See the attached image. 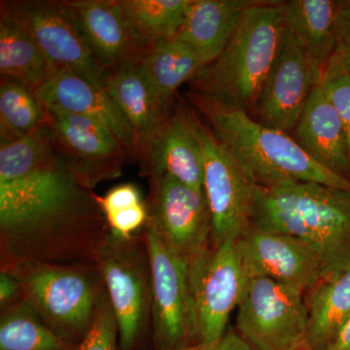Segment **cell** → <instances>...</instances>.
<instances>
[{
    "label": "cell",
    "instance_id": "obj_1",
    "mask_svg": "<svg viewBox=\"0 0 350 350\" xmlns=\"http://www.w3.org/2000/svg\"><path fill=\"white\" fill-rule=\"evenodd\" d=\"M109 234L98 196L55 148L49 126L0 145L1 268L96 265Z\"/></svg>",
    "mask_w": 350,
    "mask_h": 350
},
{
    "label": "cell",
    "instance_id": "obj_2",
    "mask_svg": "<svg viewBox=\"0 0 350 350\" xmlns=\"http://www.w3.org/2000/svg\"><path fill=\"white\" fill-rule=\"evenodd\" d=\"M250 229L291 234L310 244L321 258V278L350 268L347 189L301 181L258 186Z\"/></svg>",
    "mask_w": 350,
    "mask_h": 350
},
{
    "label": "cell",
    "instance_id": "obj_3",
    "mask_svg": "<svg viewBox=\"0 0 350 350\" xmlns=\"http://www.w3.org/2000/svg\"><path fill=\"white\" fill-rule=\"evenodd\" d=\"M189 98L206 120L214 137L260 187L301 181L350 190V181L312 160L289 133L269 128L243 110L199 94L192 93Z\"/></svg>",
    "mask_w": 350,
    "mask_h": 350
},
{
    "label": "cell",
    "instance_id": "obj_4",
    "mask_svg": "<svg viewBox=\"0 0 350 350\" xmlns=\"http://www.w3.org/2000/svg\"><path fill=\"white\" fill-rule=\"evenodd\" d=\"M284 27V1L261 0L251 7L220 56L190 83L192 93L252 116Z\"/></svg>",
    "mask_w": 350,
    "mask_h": 350
},
{
    "label": "cell",
    "instance_id": "obj_5",
    "mask_svg": "<svg viewBox=\"0 0 350 350\" xmlns=\"http://www.w3.org/2000/svg\"><path fill=\"white\" fill-rule=\"evenodd\" d=\"M15 276L23 297L44 324L70 344L79 345L91 329L103 290L96 265L18 262L1 268Z\"/></svg>",
    "mask_w": 350,
    "mask_h": 350
},
{
    "label": "cell",
    "instance_id": "obj_6",
    "mask_svg": "<svg viewBox=\"0 0 350 350\" xmlns=\"http://www.w3.org/2000/svg\"><path fill=\"white\" fill-rule=\"evenodd\" d=\"M96 267L118 324L119 349L137 350L152 319L151 266L144 230L131 238L110 232Z\"/></svg>",
    "mask_w": 350,
    "mask_h": 350
},
{
    "label": "cell",
    "instance_id": "obj_7",
    "mask_svg": "<svg viewBox=\"0 0 350 350\" xmlns=\"http://www.w3.org/2000/svg\"><path fill=\"white\" fill-rule=\"evenodd\" d=\"M152 273L151 331L154 350L197 344L188 265L148 218L144 229Z\"/></svg>",
    "mask_w": 350,
    "mask_h": 350
},
{
    "label": "cell",
    "instance_id": "obj_8",
    "mask_svg": "<svg viewBox=\"0 0 350 350\" xmlns=\"http://www.w3.org/2000/svg\"><path fill=\"white\" fill-rule=\"evenodd\" d=\"M197 344L217 342L229 328V319L243 298L248 278L236 241L213 244L188 264Z\"/></svg>",
    "mask_w": 350,
    "mask_h": 350
},
{
    "label": "cell",
    "instance_id": "obj_9",
    "mask_svg": "<svg viewBox=\"0 0 350 350\" xmlns=\"http://www.w3.org/2000/svg\"><path fill=\"white\" fill-rule=\"evenodd\" d=\"M204 159V191L213 219V244L237 241L250 229L258 185L196 114Z\"/></svg>",
    "mask_w": 350,
    "mask_h": 350
},
{
    "label": "cell",
    "instance_id": "obj_10",
    "mask_svg": "<svg viewBox=\"0 0 350 350\" xmlns=\"http://www.w3.org/2000/svg\"><path fill=\"white\" fill-rule=\"evenodd\" d=\"M237 331L253 350H296L304 344V293L269 278L248 280L238 306Z\"/></svg>",
    "mask_w": 350,
    "mask_h": 350
},
{
    "label": "cell",
    "instance_id": "obj_11",
    "mask_svg": "<svg viewBox=\"0 0 350 350\" xmlns=\"http://www.w3.org/2000/svg\"><path fill=\"white\" fill-rule=\"evenodd\" d=\"M149 218L187 265L213 245V219L204 191L169 175L150 179Z\"/></svg>",
    "mask_w": 350,
    "mask_h": 350
},
{
    "label": "cell",
    "instance_id": "obj_12",
    "mask_svg": "<svg viewBox=\"0 0 350 350\" xmlns=\"http://www.w3.org/2000/svg\"><path fill=\"white\" fill-rule=\"evenodd\" d=\"M50 63L105 88L109 73L94 56L66 1H11Z\"/></svg>",
    "mask_w": 350,
    "mask_h": 350
},
{
    "label": "cell",
    "instance_id": "obj_13",
    "mask_svg": "<svg viewBox=\"0 0 350 350\" xmlns=\"http://www.w3.org/2000/svg\"><path fill=\"white\" fill-rule=\"evenodd\" d=\"M321 76L298 39L285 27L258 101L257 121L269 128L292 133Z\"/></svg>",
    "mask_w": 350,
    "mask_h": 350
},
{
    "label": "cell",
    "instance_id": "obj_14",
    "mask_svg": "<svg viewBox=\"0 0 350 350\" xmlns=\"http://www.w3.org/2000/svg\"><path fill=\"white\" fill-rule=\"evenodd\" d=\"M50 113V133L57 151L86 187L122 174L128 153L105 126L56 107Z\"/></svg>",
    "mask_w": 350,
    "mask_h": 350
},
{
    "label": "cell",
    "instance_id": "obj_15",
    "mask_svg": "<svg viewBox=\"0 0 350 350\" xmlns=\"http://www.w3.org/2000/svg\"><path fill=\"white\" fill-rule=\"evenodd\" d=\"M236 248L248 280L269 278L304 293L322 278L319 253L291 234L250 229Z\"/></svg>",
    "mask_w": 350,
    "mask_h": 350
},
{
    "label": "cell",
    "instance_id": "obj_16",
    "mask_svg": "<svg viewBox=\"0 0 350 350\" xmlns=\"http://www.w3.org/2000/svg\"><path fill=\"white\" fill-rule=\"evenodd\" d=\"M66 2L83 38L108 73L142 64L153 49L128 19L118 0Z\"/></svg>",
    "mask_w": 350,
    "mask_h": 350
},
{
    "label": "cell",
    "instance_id": "obj_17",
    "mask_svg": "<svg viewBox=\"0 0 350 350\" xmlns=\"http://www.w3.org/2000/svg\"><path fill=\"white\" fill-rule=\"evenodd\" d=\"M140 165L150 179L169 175L204 191V159L195 110L182 103L172 105Z\"/></svg>",
    "mask_w": 350,
    "mask_h": 350
},
{
    "label": "cell",
    "instance_id": "obj_18",
    "mask_svg": "<svg viewBox=\"0 0 350 350\" xmlns=\"http://www.w3.org/2000/svg\"><path fill=\"white\" fill-rule=\"evenodd\" d=\"M48 107L86 117L100 124L135 158V137L130 122L107 89L96 86L68 69H57L36 90Z\"/></svg>",
    "mask_w": 350,
    "mask_h": 350
},
{
    "label": "cell",
    "instance_id": "obj_19",
    "mask_svg": "<svg viewBox=\"0 0 350 350\" xmlns=\"http://www.w3.org/2000/svg\"><path fill=\"white\" fill-rule=\"evenodd\" d=\"M105 89L130 122L135 137V158L142 165L174 105L163 103L142 64L110 72Z\"/></svg>",
    "mask_w": 350,
    "mask_h": 350
},
{
    "label": "cell",
    "instance_id": "obj_20",
    "mask_svg": "<svg viewBox=\"0 0 350 350\" xmlns=\"http://www.w3.org/2000/svg\"><path fill=\"white\" fill-rule=\"evenodd\" d=\"M293 135L295 142L312 160L350 181V159L344 126L320 82L313 88Z\"/></svg>",
    "mask_w": 350,
    "mask_h": 350
},
{
    "label": "cell",
    "instance_id": "obj_21",
    "mask_svg": "<svg viewBox=\"0 0 350 350\" xmlns=\"http://www.w3.org/2000/svg\"><path fill=\"white\" fill-rule=\"evenodd\" d=\"M261 0H190L176 38L204 66L213 63L231 40L244 14Z\"/></svg>",
    "mask_w": 350,
    "mask_h": 350
},
{
    "label": "cell",
    "instance_id": "obj_22",
    "mask_svg": "<svg viewBox=\"0 0 350 350\" xmlns=\"http://www.w3.org/2000/svg\"><path fill=\"white\" fill-rule=\"evenodd\" d=\"M11 1L0 5V73L34 91L56 72Z\"/></svg>",
    "mask_w": 350,
    "mask_h": 350
},
{
    "label": "cell",
    "instance_id": "obj_23",
    "mask_svg": "<svg viewBox=\"0 0 350 350\" xmlns=\"http://www.w3.org/2000/svg\"><path fill=\"white\" fill-rule=\"evenodd\" d=\"M308 325L304 345L327 350L350 319V268L321 278L304 292Z\"/></svg>",
    "mask_w": 350,
    "mask_h": 350
},
{
    "label": "cell",
    "instance_id": "obj_24",
    "mask_svg": "<svg viewBox=\"0 0 350 350\" xmlns=\"http://www.w3.org/2000/svg\"><path fill=\"white\" fill-rule=\"evenodd\" d=\"M337 7L338 0L284 1L285 27L321 73L337 47Z\"/></svg>",
    "mask_w": 350,
    "mask_h": 350
},
{
    "label": "cell",
    "instance_id": "obj_25",
    "mask_svg": "<svg viewBox=\"0 0 350 350\" xmlns=\"http://www.w3.org/2000/svg\"><path fill=\"white\" fill-rule=\"evenodd\" d=\"M50 113L36 91L22 82L1 77L0 144H8L49 126Z\"/></svg>",
    "mask_w": 350,
    "mask_h": 350
},
{
    "label": "cell",
    "instance_id": "obj_26",
    "mask_svg": "<svg viewBox=\"0 0 350 350\" xmlns=\"http://www.w3.org/2000/svg\"><path fill=\"white\" fill-rule=\"evenodd\" d=\"M142 66L167 105H174V94L181 85L192 82L206 68L194 51L176 38L153 48Z\"/></svg>",
    "mask_w": 350,
    "mask_h": 350
},
{
    "label": "cell",
    "instance_id": "obj_27",
    "mask_svg": "<svg viewBox=\"0 0 350 350\" xmlns=\"http://www.w3.org/2000/svg\"><path fill=\"white\" fill-rule=\"evenodd\" d=\"M44 324L24 297L1 310L0 350H76Z\"/></svg>",
    "mask_w": 350,
    "mask_h": 350
},
{
    "label": "cell",
    "instance_id": "obj_28",
    "mask_svg": "<svg viewBox=\"0 0 350 350\" xmlns=\"http://www.w3.org/2000/svg\"><path fill=\"white\" fill-rule=\"evenodd\" d=\"M128 19L152 48L176 38L190 0H118Z\"/></svg>",
    "mask_w": 350,
    "mask_h": 350
},
{
    "label": "cell",
    "instance_id": "obj_29",
    "mask_svg": "<svg viewBox=\"0 0 350 350\" xmlns=\"http://www.w3.org/2000/svg\"><path fill=\"white\" fill-rule=\"evenodd\" d=\"M320 84L342 121L350 159V75L336 53L322 72Z\"/></svg>",
    "mask_w": 350,
    "mask_h": 350
},
{
    "label": "cell",
    "instance_id": "obj_30",
    "mask_svg": "<svg viewBox=\"0 0 350 350\" xmlns=\"http://www.w3.org/2000/svg\"><path fill=\"white\" fill-rule=\"evenodd\" d=\"M119 331L107 288L96 306L91 329L76 350H118Z\"/></svg>",
    "mask_w": 350,
    "mask_h": 350
},
{
    "label": "cell",
    "instance_id": "obj_31",
    "mask_svg": "<svg viewBox=\"0 0 350 350\" xmlns=\"http://www.w3.org/2000/svg\"><path fill=\"white\" fill-rule=\"evenodd\" d=\"M98 204L105 216L107 214L135 204H142V194L135 184L126 183L111 189L103 197L98 196Z\"/></svg>",
    "mask_w": 350,
    "mask_h": 350
},
{
    "label": "cell",
    "instance_id": "obj_32",
    "mask_svg": "<svg viewBox=\"0 0 350 350\" xmlns=\"http://www.w3.org/2000/svg\"><path fill=\"white\" fill-rule=\"evenodd\" d=\"M336 31L337 47L335 53L350 75V0H338Z\"/></svg>",
    "mask_w": 350,
    "mask_h": 350
},
{
    "label": "cell",
    "instance_id": "obj_33",
    "mask_svg": "<svg viewBox=\"0 0 350 350\" xmlns=\"http://www.w3.org/2000/svg\"><path fill=\"white\" fill-rule=\"evenodd\" d=\"M178 350H253L250 345L232 327H229L227 332L217 342L211 344H200L191 345Z\"/></svg>",
    "mask_w": 350,
    "mask_h": 350
},
{
    "label": "cell",
    "instance_id": "obj_34",
    "mask_svg": "<svg viewBox=\"0 0 350 350\" xmlns=\"http://www.w3.org/2000/svg\"><path fill=\"white\" fill-rule=\"evenodd\" d=\"M23 299L22 287L15 276L8 271H0V306L2 308L13 305Z\"/></svg>",
    "mask_w": 350,
    "mask_h": 350
},
{
    "label": "cell",
    "instance_id": "obj_35",
    "mask_svg": "<svg viewBox=\"0 0 350 350\" xmlns=\"http://www.w3.org/2000/svg\"><path fill=\"white\" fill-rule=\"evenodd\" d=\"M327 350H350V319Z\"/></svg>",
    "mask_w": 350,
    "mask_h": 350
},
{
    "label": "cell",
    "instance_id": "obj_36",
    "mask_svg": "<svg viewBox=\"0 0 350 350\" xmlns=\"http://www.w3.org/2000/svg\"><path fill=\"white\" fill-rule=\"evenodd\" d=\"M296 350H312V349H308V347H306L305 345L301 344L300 345V347H299L298 349H297Z\"/></svg>",
    "mask_w": 350,
    "mask_h": 350
}]
</instances>
